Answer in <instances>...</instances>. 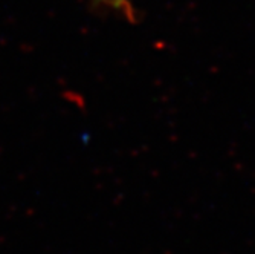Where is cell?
Masks as SVG:
<instances>
[{
    "label": "cell",
    "instance_id": "6da1fadb",
    "mask_svg": "<svg viewBox=\"0 0 255 254\" xmlns=\"http://www.w3.org/2000/svg\"><path fill=\"white\" fill-rule=\"evenodd\" d=\"M94 3L98 8L117 11V12L123 14L130 21L134 20V11H133V6L128 0H94Z\"/></svg>",
    "mask_w": 255,
    "mask_h": 254
}]
</instances>
